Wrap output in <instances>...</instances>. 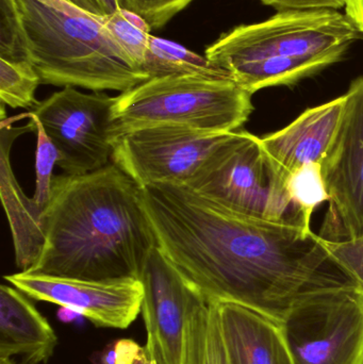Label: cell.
<instances>
[{
	"label": "cell",
	"instance_id": "cell-25",
	"mask_svg": "<svg viewBox=\"0 0 363 364\" xmlns=\"http://www.w3.org/2000/svg\"><path fill=\"white\" fill-rule=\"evenodd\" d=\"M194 0H119L121 8L136 12L151 28L163 27Z\"/></svg>",
	"mask_w": 363,
	"mask_h": 364
},
{
	"label": "cell",
	"instance_id": "cell-11",
	"mask_svg": "<svg viewBox=\"0 0 363 364\" xmlns=\"http://www.w3.org/2000/svg\"><path fill=\"white\" fill-rule=\"evenodd\" d=\"M4 279L30 299L68 308L104 328H128L141 314L144 295L136 278L90 280L18 272Z\"/></svg>",
	"mask_w": 363,
	"mask_h": 364
},
{
	"label": "cell",
	"instance_id": "cell-12",
	"mask_svg": "<svg viewBox=\"0 0 363 364\" xmlns=\"http://www.w3.org/2000/svg\"><path fill=\"white\" fill-rule=\"evenodd\" d=\"M140 280L149 356L155 364L183 363L185 324L202 293L158 246L147 256Z\"/></svg>",
	"mask_w": 363,
	"mask_h": 364
},
{
	"label": "cell",
	"instance_id": "cell-15",
	"mask_svg": "<svg viewBox=\"0 0 363 364\" xmlns=\"http://www.w3.org/2000/svg\"><path fill=\"white\" fill-rule=\"evenodd\" d=\"M229 364H293L279 323L232 301H215Z\"/></svg>",
	"mask_w": 363,
	"mask_h": 364
},
{
	"label": "cell",
	"instance_id": "cell-3",
	"mask_svg": "<svg viewBox=\"0 0 363 364\" xmlns=\"http://www.w3.org/2000/svg\"><path fill=\"white\" fill-rule=\"evenodd\" d=\"M359 33L337 10L281 11L223 34L207 47L205 57L253 95L294 85L340 61Z\"/></svg>",
	"mask_w": 363,
	"mask_h": 364
},
{
	"label": "cell",
	"instance_id": "cell-13",
	"mask_svg": "<svg viewBox=\"0 0 363 364\" xmlns=\"http://www.w3.org/2000/svg\"><path fill=\"white\" fill-rule=\"evenodd\" d=\"M0 136V196L12 232L15 262L21 272L27 271L40 256L46 235V208L28 197L17 181L11 164V151L17 138L36 132L34 124L12 127L1 122Z\"/></svg>",
	"mask_w": 363,
	"mask_h": 364
},
{
	"label": "cell",
	"instance_id": "cell-2",
	"mask_svg": "<svg viewBox=\"0 0 363 364\" xmlns=\"http://www.w3.org/2000/svg\"><path fill=\"white\" fill-rule=\"evenodd\" d=\"M45 218L44 247L28 273L140 279L157 246L142 188L113 162L85 175L55 176Z\"/></svg>",
	"mask_w": 363,
	"mask_h": 364
},
{
	"label": "cell",
	"instance_id": "cell-30",
	"mask_svg": "<svg viewBox=\"0 0 363 364\" xmlns=\"http://www.w3.org/2000/svg\"><path fill=\"white\" fill-rule=\"evenodd\" d=\"M121 14L124 15V17H125L129 23H131L132 25L136 26V28L143 30V31L151 33V30L153 29V28L151 27V25H149V23H147L142 16L136 14V12L127 10V9L121 8Z\"/></svg>",
	"mask_w": 363,
	"mask_h": 364
},
{
	"label": "cell",
	"instance_id": "cell-16",
	"mask_svg": "<svg viewBox=\"0 0 363 364\" xmlns=\"http://www.w3.org/2000/svg\"><path fill=\"white\" fill-rule=\"evenodd\" d=\"M58 338L29 296L13 286L0 288V360L44 364L55 352Z\"/></svg>",
	"mask_w": 363,
	"mask_h": 364
},
{
	"label": "cell",
	"instance_id": "cell-28",
	"mask_svg": "<svg viewBox=\"0 0 363 364\" xmlns=\"http://www.w3.org/2000/svg\"><path fill=\"white\" fill-rule=\"evenodd\" d=\"M67 1L99 17L109 16L121 9L119 0H67Z\"/></svg>",
	"mask_w": 363,
	"mask_h": 364
},
{
	"label": "cell",
	"instance_id": "cell-26",
	"mask_svg": "<svg viewBox=\"0 0 363 364\" xmlns=\"http://www.w3.org/2000/svg\"><path fill=\"white\" fill-rule=\"evenodd\" d=\"M114 364H155L146 346L130 339H121L114 344Z\"/></svg>",
	"mask_w": 363,
	"mask_h": 364
},
{
	"label": "cell",
	"instance_id": "cell-31",
	"mask_svg": "<svg viewBox=\"0 0 363 364\" xmlns=\"http://www.w3.org/2000/svg\"><path fill=\"white\" fill-rule=\"evenodd\" d=\"M0 364H15L10 360H0Z\"/></svg>",
	"mask_w": 363,
	"mask_h": 364
},
{
	"label": "cell",
	"instance_id": "cell-27",
	"mask_svg": "<svg viewBox=\"0 0 363 364\" xmlns=\"http://www.w3.org/2000/svg\"><path fill=\"white\" fill-rule=\"evenodd\" d=\"M268 6L281 11L324 10V9L345 8V0H260Z\"/></svg>",
	"mask_w": 363,
	"mask_h": 364
},
{
	"label": "cell",
	"instance_id": "cell-19",
	"mask_svg": "<svg viewBox=\"0 0 363 364\" xmlns=\"http://www.w3.org/2000/svg\"><path fill=\"white\" fill-rule=\"evenodd\" d=\"M42 83L29 61L0 59V100L12 109H33L38 104L36 92Z\"/></svg>",
	"mask_w": 363,
	"mask_h": 364
},
{
	"label": "cell",
	"instance_id": "cell-24",
	"mask_svg": "<svg viewBox=\"0 0 363 364\" xmlns=\"http://www.w3.org/2000/svg\"><path fill=\"white\" fill-rule=\"evenodd\" d=\"M321 242L335 262L363 290V235L342 242L321 237Z\"/></svg>",
	"mask_w": 363,
	"mask_h": 364
},
{
	"label": "cell",
	"instance_id": "cell-29",
	"mask_svg": "<svg viewBox=\"0 0 363 364\" xmlns=\"http://www.w3.org/2000/svg\"><path fill=\"white\" fill-rule=\"evenodd\" d=\"M345 14L363 33V0H345Z\"/></svg>",
	"mask_w": 363,
	"mask_h": 364
},
{
	"label": "cell",
	"instance_id": "cell-9",
	"mask_svg": "<svg viewBox=\"0 0 363 364\" xmlns=\"http://www.w3.org/2000/svg\"><path fill=\"white\" fill-rule=\"evenodd\" d=\"M230 134L183 126L141 128L117 136L111 162L141 188L158 184L185 186Z\"/></svg>",
	"mask_w": 363,
	"mask_h": 364
},
{
	"label": "cell",
	"instance_id": "cell-17",
	"mask_svg": "<svg viewBox=\"0 0 363 364\" xmlns=\"http://www.w3.org/2000/svg\"><path fill=\"white\" fill-rule=\"evenodd\" d=\"M181 364H229L220 331L217 306L204 294L194 304L185 324Z\"/></svg>",
	"mask_w": 363,
	"mask_h": 364
},
{
	"label": "cell",
	"instance_id": "cell-22",
	"mask_svg": "<svg viewBox=\"0 0 363 364\" xmlns=\"http://www.w3.org/2000/svg\"><path fill=\"white\" fill-rule=\"evenodd\" d=\"M102 21L104 27L110 32L113 38L119 43V46L143 70V63H144L151 34L139 29L129 23L121 14V9L109 16L102 17Z\"/></svg>",
	"mask_w": 363,
	"mask_h": 364
},
{
	"label": "cell",
	"instance_id": "cell-21",
	"mask_svg": "<svg viewBox=\"0 0 363 364\" xmlns=\"http://www.w3.org/2000/svg\"><path fill=\"white\" fill-rule=\"evenodd\" d=\"M25 117H29L34 124L36 132V192L33 198L40 207L47 208L51 197L53 181L55 178L53 168L58 166L59 153L57 147L51 142L46 132L38 117L27 113Z\"/></svg>",
	"mask_w": 363,
	"mask_h": 364
},
{
	"label": "cell",
	"instance_id": "cell-1",
	"mask_svg": "<svg viewBox=\"0 0 363 364\" xmlns=\"http://www.w3.org/2000/svg\"><path fill=\"white\" fill-rule=\"evenodd\" d=\"M157 246L211 301L279 323L300 297L354 282L313 229L232 213L185 186L142 188Z\"/></svg>",
	"mask_w": 363,
	"mask_h": 364
},
{
	"label": "cell",
	"instance_id": "cell-18",
	"mask_svg": "<svg viewBox=\"0 0 363 364\" xmlns=\"http://www.w3.org/2000/svg\"><path fill=\"white\" fill-rule=\"evenodd\" d=\"M143 70L151 78L174 75H200L232 78L225 70L212 65L206 57L166 38L151 36Z\"/></svg>",
	"mask_w": 363,
	"mask_h": 364
},
{
	"label": "cell",
	"instance_id": "cell-10",
	"mask_svg": "<svg viewBox=\"0 0 363 364\" xmlns=\"http://www.w3.org/2000/svg\"><path fill=\"white\" fill-rule=\"evenodd\" d=\"M345 97L340 125L321 164L330 208L319 235L332 242L363 235V76Z\"/></svg>",
	"mask_w": 363,
	"mask_h": 364
},
{
	"label": "cell",
	"instance_id": "cell-4",
	"mask_svg": "<svg viewBox=\"0 0 363 364\" xmlns=\"http://www.w3.org/2000/svg\"><path fill=\"white\" fill-rule=\"evenodd\" d=\"M27 60L44 85L126 92L148 80L104 27L67 0H14Z\"/></svg>",
	"mask_w": 363,
	"mask_h": 364
},
{
	"label": "cell",
	"instance_id": "cell-5",
	"mask_svg": "<svg viewBox=\"0 0 363 364\" xmlns=\"http://www.w3.org/2000/svg\"><path fill=\"white\" fill-rule=\"evenodd\" d=\"M251 96L229 77L151 78L117 96L112 109L115 140L153 126H183L215 134L238 132L254 111Z\"/></svg>",
	"mask_w": 363,
	"mask_h": 364
},
{
	"label": "cell",
	"instance_id": "cell-7",
	"mask_svg": "<svg viewBox=\"0 0 363 364\" xmlns=\"http://www.w3.org/2000/svg\"><path fill=\"white\" fill-rule=\"evenodd\" d=\"M279 326L293 364H363V290L355 282L307 293Z\"/></svg>",
	"mask_w": 363,
	"mask_h": 364
},
{
	"label": "cell",
	"instance_id": "cell-14",
	"mask_svg": "<svg viewBox=\"0 0 363 364\" xmlns=\"http://www.w3.org/2000/svg\"><path fill=\"white\" fill-rule=\"evenodd\" d=\"M345 95L307 109L290 125L261 138V144L283 178L300 166L322 164L345 111Z\"/></svg>",
	"mask_w": 363,
	"mask_h": 364
},
{
	"label": "cell",
	"instance_id": "cell-23",
	"mask_svg": "<svg viewBox=\"0 0 363 364\" xmlns=\"http://www.w3.org/2000/svg\"><path fill=\"white\" fill-rule=\"evenodd\" d=\"M0 59L28 61L14 0H0Z\"/></svg>",
	"mask_w": 363,
	"mask_h": 364
},
{
	"label": "cell",
	"instance_id": "cell-8",
	"mask_svg": "<svg viewBox=\"0 0 363 364\" xmlns=\"http://www.w3.org/2000/svg\"><path fill=\"white\" fill-rule=\"evenodd\" d=\"M115 100L102 92L87 94L64 87L30 111L57 147L58 166L64 174L85 175L110 164Z\"/></svg>",
	"mask_w": 363,
	"mask_h": 364
},
{
	"label": "cell",
	"instance_id": "cell-6",
	"mask_svg": "<svg viewBox=\"0 0 363 364\" xmlns=\"http://www.w3.org/2000/svg\"><path fill=\"white\" fill-rule=\"evenodd\" d=\"M285 183L261 139L238 130L209 155L185 186L232 213L311 229Z\"/></svg>",
	"mask_w": 363,
	"mask_h": 364
},
{
	"label": "cell",
	"instance_id": "cell-20",
	"mask_svg": "<svg viewBox=\"0 0 363 364\" xmlns=\"http://www.w3.org/2000/svg\"><path fill=\"white\" fill-rule=\"evenodd\" d=\"M285 184L290 199L311 224L318 205L330 200L321 164H308L296 168L287 177Z\"/></svg>",
	"mask_w": 363,
	"mask_h": 364
}]
</instances>
